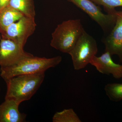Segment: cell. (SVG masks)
Returning <instances> with one entry per match:
<instances>
[{
    "label": "cell",
    "instance_id": "7c38bea8",
    "mask_svg": "<svg viewBox=\"0 0 122 122\" xmlns=\"http://www.w3.org/2000/svg\"><path fill=\"white\" fill-rule=\"evenodd\" d=\"M8 6L20 12L24 16L35 17L36 13L33 0H10Z\"/></svg>",
    "mask_w": 122,
    "mask_h": 122
},
{
    "label": "cell",
    "instance_id": "5bb4252c",
    "mask_svg": "<svg viewBox=\"0 0 122 122\" xmlns=\"http://www.w3.org/2000/svg\"><path fill=\"white\" fill-rule=\"evenodd\" d=\"M106 94L109 99L118 102L122 99V83H108L105 86Z\"/></svg>",
    "mask_w": 122,
    "mask_h": 122
},
{
    "label": "cell",
    "instance_id": "9c48e42d",
    "mask_svg": "<svg viewBox=\"0 0 122 122\" xmlns=\"http://www.w3.org/2000/svg\"><path fill=\"white\" fill-rule=\"evenodd\" d=\"M108 52H105L100 56H95L90 64L99 72L112 76L116 79L122 78V65L115 63Z\"/></svg>",
    "mask_w": 122,
    "mask_h": 122
},
{
    "label": "cell",
    "instance_id": "9a60e30c",
    "mask_svg": "<svg viewBox=\"0 0 122 122\" xmlns=\"http://www.w3.org/2000/svg\"><path fill=\"white\" fill-rule=\"evenodd\" d=\"M95 4L103 6L108 13L115 11L116 7H122V0H90Z\"/></svg>",
    "mask_w": 122,
    "mask_h": 122
},
{
    "label": "cell",
    "instance_id": "8fae6325",
    "mask_svg": "<svg viewBox=\"0 0 122 122\" xmlns=\"http://www.w3.org/2000/svg\"><path fill=\"white\" fill-rule=\"evenodd\" d=\"M24 16L23 14L9 6L0 11V34L7 27Z\"/></svg>",
    "mask_w": 122,
    "mask_h": 122
},
{
    "label": "cell",
    "instance_id": "7a4b0ae2",
    "mask_svg": "<svg viewBox=\"0 0 122 122\" xmlns=\"http://www.w3.org/2000/svg\"><path fill=\"white\" fill-rule=\"evenodd\" d=\"M61 56L46 58L34 56L24 59L14 65L0 68V75L5 81L22 75L34 74L45 72L61 63Z\"/></svg>",
    "mask_w": 122,
    "mask_h": 122
},
{
    "label": "cell",
    "instance_id": "30bf717a",
    "mask_svg": "<svg viewBox=\"0 0 122 122\" xmlns=\"http://www.w3.org/2000/svg\"><path fill=\"white\" fill-rule=\"evenodd\" d=\"M20 103L11 99H5L0 105V122H25L26 115L19 110Z\"/></svg>",
    "mask_w": 122,
    "mask_h": 122
},
{
    "label": "cell",
    "instance_id": "52a82bcc",
    "mask_svg": "<svg viewBox=\"0 0 122 122\" xmlns=\"http://www.w3.org/2000/svg\"><path fill=\"white\" fill-rule=\"evenodd\" d=\"M87 14L90 17L100 25L104 32L115 24V11L106 14L103 13L101 8L90 0H68Z\"/></svg>",
    "mask_w": 122,
    "mask_h": 122
},
{
    "label": "cell",
    "instance_id": "2e32d148",
    "mask_svg": "<svg viewBox=\"0 0 122 122\" xmlns=\"http://www.w3.org/2000/svg\"><path fill=\"white\" fill-rule=\"evenodd\" d=\"M10 0H0V11L9 5Z\"/></svg>",
    "mask_w": 122,
    "mask_h": 122
},
{
    "label": "cell",
    "instance_id": "ba28073f",
    "mask_svg": "<svg viewBox=\"0 0 122 122\" xmlns=\"http://www.w3.org/2000/svg\"><path fill=\"white\" fill-rule=\"evenodd\" d=\"M116 20L111 32L103 40L105 52L118 55L122 62V11H115Z\"/></svg>",
    "mask_w": 122,
    "mask_h": 122
},
{
    "label": "cell",
    "instance_id": "8992f818",
    "mask_svg": "<svg viewBox=\"0 0 122 122\" xmlns=\"http://www.w3.org/2000/svg\"><path fill=\"white\" fill-rule=\"evenodd\" d=\"M33 56L24 51V47L11 40L1 39L0 66L5 68L14 65L24 59Z\"/></svg>",
    "mask_w": 122,
    "mask_h": 122
},
{
    "label": "cell",
    "instance_id": "5b68a950",
    "mask_svg": "<svg viewBox=\"0 0 122 122\" xmlns=\"http://www.w3.org/2000/svg\"><path fill=\"white\" fill-rule=\"evenodd\" d=\"M36 26L35 18L24 16L7 27L1 34L2 38L11 40L24 47Z\"/></svg>",
    "mask_w": 122,
    "mask_h": 122
},
{
    "label": "cell",
    "instance_id": "6da1fadb",
    "mask_svg": "<svg viewBox=\"0 0 122 122\" xmlns=\"http://www.w3.org/2000/svg\"><path fill=\"white\" fill-rule=\"evenodd\" d=\"M45 72L22 75L5 81L7 90L5 99H11L20 104L30 99L44 81Z\"/></svg>",
    "mask_w": 122,
    "mask_h": 122
},
{
    "label": "cell",
    "instance_id": "4fadbf2b",
    "mask_svg": "<svg viewBox=\"0 0 122 122\" xmlns=\"http://www.w3.org/2000/svg\"><path fill=\"white\" fill-rule=\"evenodd\" d=\"M53 122H81L77 114L72 109H65L56 112L52 118Z\"/></svg>",
    "mask_w": 122,
    "mask_h": 122
},
{
    "label": "cell",
    "instance_id": "e0dca14e",
    "mask_svg": "<svg viewBox=\"0 0 122 122\" xmlns=\"http://www.w3.org/2000/svg\"></svg>",
    "mask_w": 122,
    "mask_h": 122
},
{
    "label": "cell",
    "instance_id": "3957f363",
    "mask_svg": "<svg viewBox=\"0 0 122 122\" xmlns=\"http://www.w3.org/2000/svg\"><path fill=\"white\" fill-rule=\"evenodd\" d=\"M85 30L79 19L63 21L52 33L51 46L62 52L69 54Z\"/></svg>",
    "mask_w": 122,
    "mask_h": 122
},
{
    "label": "cell",
    "instance_id": "277c9868",
    "mask_svg": "<svg viewBox=\"0 0 122 122\" xmlns=\"http://www.w3.org/2000/svg\"><path fill=\"white\" fill-rule=\"evenodd\" d=\"M98 51L96 40L85 30L69 53L74 69L79 70L85 68L90 63Z\"/></svg>",
    "mask_w": 122,
    "mask_h": 122
}]
</instances>
